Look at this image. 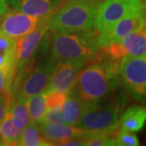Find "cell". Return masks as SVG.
<instances>
[{
  "mask_svg": "<svg viewBox=\"0 0 146 146\" xmlns=\"http://www.w3.org/2000/svg\"><path fill=\"white\" fill-rule=\"evenodd\" d=\"M84 65L83 63L72 62L55 63L50 82L43 93L48 94L52 91H58L67 94L74 86L79 72Z\"/></svg>",
  "mask_w": 146,
  "mask_h": 146,
  "instance_id": "cell-11",
  "label": "cell"
},
{
  "mask_svg": "<svg viewBox=\"0 0 146 146\" xmlns=\"http://www.w3.org/2000/svg\"><path fill=\"white\" fill-rule=\"evenodd\" d=\"M46 95V109H62L64 101L66 99V93L58 91H52Z\"/></svg>",
  "mask_w": 146,
  "mask_h": 146,
  "instance_id": "cell-24",
  "label": "cell"
},
{
  "mask_svg": "<svg viewBox=\"0 0 146 146\" xmlns=\"http://www.w3.org/2000/svg\"><path fill=\"white\" fill-rule=\"evenodd\" d=\"M101 50L119 62L124 57L146 54L145 27L131 33L119 42H114Z\"/></svg>",
  "mask_w": 146,
  "mask_h": 146,
  "instance_id": "cell-10",
  "label": "cell"
},
{
  "mask_svg": "<svg viewBox=\"0 0 146 146\" xmlns=\"http://www.w3.org/2000/svg\"><path fill=\"white\" fill-rule=\"evenodd\" d=\"M17 145L50 146V145L42 136L38 123L30 120L29 124L22 130Z\"/></svg>",
  "mask_w": 146,
  "mask_h": 146,
  "instance_id": "cell-19",
  "label": "cell"
},
{
  "mask_svg": "<svg viewBox=\"0 0 146 146\" xmlns=\"http://www.w3.org/2000/svg\"><path fill=\"white\" fill-rule=\"evenodd\" d=\"M97 34L91 32H49L47 40L55 63L72 62L84 64L100 51Z\"/></svg>",
  "mask_w": 146,
  "mask_h": 146,
  "instance_id": "cell-4",
  "label": "cell"
},
{
  "mask_svg": "<svg viewBox=\"0 0 146 146\" xmlns=\"http://www.w3.org/2000/svg\"><path fill=\"white\" fill-rule=\"evenodd\" d=\"M50 16L45 17L30 16L7 7L0 20V29L6 35L18 39L36 29Z\"/></svg>",
  "mask_w": 146,
  "mask_h": 146,
  "instance_id": "cell-8",
  "label": "cell"
},
{
  "mask_svg": "<svg viewBox=\"0 0 146 146\" xmlns=\"http://www.w3.org/2000/svg\"><path fill=\"white\" fill-rule=\"evenodd\" d=\"M117 131L107 132V131H89L84 145L85 146H115V138Z\"/></svg>",
  "mask_w": 146,
  "mask_h": 146,
  "instance_id": "cell-22",
  "label": "cell"
},
{
  "mask_svg": "<svg viewBox=\"0 0 146 146\" xmlns=\"http://www.w3.org/2000/svg\"><path fill=\"white\" fill-rule=\"evenodd\" d=\"M127 95L121 85L103 99L85 105L76 127L90 132H115L127 104Z\"/></svg>",
  "mask_w": 146,
  "mask_h": 146,
  "instance_id": "cell-3",
  "label": "cell"
},
{
  "mask_svg": "<svg viewBox=\"0 0 146 146\" xmlns=\"http://www.w3.org/2000/svg\"><path fill=\"white\" fill-rule=\"evenodd\" d=\"M84 104L72 88L67 93L66 99L62 106V114L64 123L76 127L83 112Z\"/></svg>",
  "mask_w": 146,
  "mask_h": 146,
  "instance_id": "cell-16",
  "label": "cell"
},
{
  "mask_svg": "<svg viewBox=\"0 0 146 146\" xmlns=\"http://www.w3.org/2000/svg\"><path fill=\"white\" fill-rule=\"evenodd\" d=\"M7 0H0V20L7 8Z\"/></svg>",
  "mask_w": 146,
  "mask_h": 146,
  "instance_id": "cell-28",
  "label": "cell"
},
{
  "mask_svg": "<svg viewBox=\"0 0 146 146\" xmlns=\"http://www.w3.org/2000/svg\"><path fill=\"white\" fill-rule=\"evenodd\" d=\"M65 0H7V4L15 10L37 17L50 16Z\"/></svg>",
  "mask_w": 146,
  "mask_h": 146,
  "instance_id": "cell-13",
  "label": "cell"
},
{
  "mask_svg": "<svg viewBox=\"0 0 146 146\" xmlns=\"http://www.w3.org/2000/svg\"><path fill=\"white\" fill-rule=\"evenodd\" d=\"M115 145L118 146H138L140 142L134 132L120 130L115 137Z\"/></svg>",
  "mask_w": 146,
  "mask_h": 146,
  "instance_id": "cell-25",
  "label": "cell"
},
{
  "mask_svg": "<svg viewBox=\"0 0 146 146\" xmlns=\"http://www.w3.org/2000/svg\"><path fill=\"white\" fill-rule=\"evenodd\" d=\"M6 106H7V100L3 96L0 95V122L5 115Z\"/></svg>",
  "mask_w": 146,
  "mask_h": 146,
  "instance_id": "cell-27",
  "label": "cell"
},
{
  "mask_svg": "<svg viewBox=\"0 0 146 146\" xmlns=\"http://www.w3.org/2000/svg\"><path fill=\"white\" fill-rule=\"evenodd\" d=\"M6 108L9 111L14 124L18 128L23 130L29 124L30 119L25 101L11 98L7 101Z\"/></svg>",
  "mask_w": 146,
  "mask_h": 146,
  "instance_id": "cell-17",
  "label": "cell"
},
{
  "mask_svg": "<svg viewBox=\"0 0 146 146\" xmlns=\"http://www.w3.org/2000/svg\"><path fill=\"white\" fill-rule=\"evenodd\" d=\"M16 75V67L0 68V95L6 100L11 97V89Z\"/></svg>",
  "mask_w": 146,
  "mask_h": 146,
  "instance_id": "cell-23",
  "label": "cell"
},
{
  "mask_svg": "<svg viewBox=\"0 0 146 146\" xmlns=\"http://www.w3.org/2000/svg\"><path fill=\"white\" fill-rule=\"evenodd\" d=\"M22 130L14 124L9 111L6 108L5 115L0 122V136L4 145H17Z\"/></svg>",
  "mask_w": 146,
  "mask_h": 146,
  "instance_id": "cell-20",
  "label": "cell"
},
{
  "mask_svg": "<svg viewBox=\"0 0 146 146\" xmlns=\"http://www.w3.org/2000/svg\"><path fill=\"white\" fill-rule=\"evenodd\" d=\"M103 0H65L48 21L50 32L95 31L97 11Z\"/></svg>",
  "mask_w": 146,
  "mask_h": 146,
  "instance_id": "cell-5",
  "label": "cell"
},
{
  "mask_svg": "<svg viewBox=\"0 0 146 146\" xmlns=\"http://www.w3.org/2000/svg\"><path fill=\"white\" fill-rule=\"evenodd\" d=\"M4 145H3V141H2V138H1V136H0V146H3Z\"/></svg>",
  "mask_w": 146,
  "mask_h": 146,
  "instance_id": "cell-29",
  "label": "cell"
},
{
  "mask_svg": "<svg viewBox=\"0 0 146 146\" xmlns=\"http://www.w3.org/2000/svg\"><path fill=\"white\" fill-rule=\"evenodd\" d=\"M121 84L119 62L100 50L80 71L72 89L85 106L103 99Z\"/></svg>",
  "mask_w": 146,
  "mask_h": 146,
  "instance_id": "cell-1",
  "label": "cell"
},
{
  "mask_svg": "<svg viewBox=\"0 0 146 146\" xmlns=\"http://www.w3.org/2000/svg\"><path fill=\"white\" fill-rule=\"evenodd\" d=\"M40 123H64L62 110L46 109L43 119Z\"/></svg>",
  "mask_w": 146,
  "mask_h": 146,
  "instance_id": "cell-26",
  "label": "cell"
},
{
  "mask_svg": "<svg viewBox=\"0 0 146 146\" xmlns=\"http://www.w3.org/2000/svg\"><path fill=\"white\" fill-rule=\"evenodd\" d=\"M47 36L48 34L43 38L29 62L16 73L11 98L26 101L31 96L43 93L46 89L55 65L50 51Z\"/></svg>",
  "mask_w": 146,
  "mask_h": 146,
  "instance_id": "cell-2",
  "label": "cell"
},
{
  "mask_svg": "<svg viewBox=\"0 0 146 146\" xmlns=\"http://www.w3.org/2000/svg\"><path fill=\"white\" fill-rule=\"evenodd\" d=\"M25 102L29 119L39 124L43 119L46 110V95L44 93L35 94L29 98Z\"/></svg>",
  "mask_w": 146,
  "mask_h": 146,
  "instance_id": "cell-21",
  "label": "cell"
},
{
  "mask_svg": "<svg viewBox=\"0 0 146 146\" xmlns=\"http://www.w3.org/2000/svg\"><path fill=\"white\" fill-rule=\"evenodd\" d=\"M122 84L131 97L145 103L146 97V54L123 58L119 61Z\"/></svg>",
  "mask_w": 146,
  "mask_h": 146,
  "instance_id": "cell-6",
  "label": "cell"
},
{
  "mask_svg": "<svg viewBox=\"0 0 146 146\" xmlns=\"http://www.w3.org/2000/svg\"><path fill=\"white\" fill-rule=\"evenodd\" d=\"M145 119V108L139 105L131 106L121 114L119 119L120 130L137 132L143 128Z\"/></svg>",
  "mask_w": 146,
  "mask_h": 146,
  "instance_id": "cell-15",
  "label": "cell"
},
{
  "mask_svg": "<svg viewBox=\"0 0 146 146\" xmlns=\"http://www.w3.org/2000/svg\"><path fill=\"white\" fill-rule=\"evenodd\" d=\"M145 7L141 0H103L97 11L95 27L102 33L133 11Z\"/></svg>",
  "mask_w": 146,
  "mask_h": 146,
  "instance_id": "cell-7",
  "label": "cell"
},
{
  "mask_svg": "<svg viewBox=\"0 0 146 146\" xmlns=\"http://www.w3.org/2000/svg\"><path fill=\"white\" fill-rule=\"evenodd\" d=\"M38 125L42 136L50 145L62 146L72 136L84 131L64 123H39Z\"/></svg>",
  "mask_w": 146,
  "mask_h": 146,
  "instance_id": "cell-14",
  "label": "cell"
},
{
  "mask_svg": "<svg viewBox=\"0 0 146 146\" xmlns=\"http://www.w3.org/2000/svg\"><path fill=\"white\" fill-rule=\"evenodd\" d=\"M145 7L133 11L116 22L109 29L97 36V44L100 49L119 42L124 36L145 27Z\"/></svg>",
  "mask_w": 146,
  "mask_h": 146,
  "instance_id": "cell-9",
  "label": "cell"
},
{
  "mask_svg": "<svg viewBox=\"0 0 146 146\" xmlns=\"http://www.w3.org/2000/svg\"><path fill=\"white\" fill-rule=\"evenodd\" d=\"M16 39L0 29V68L16 67Z\"/></svg>",
  "mask_w": 146,
  "mask_h": 146,
  "instance_id": "cell-18",
  "label": "cell"
},
{
  "mask_svg": "<svg viewBox=\"0 0 146 146\" xmlns=\"http://www.w3.org/2000/svg\"><path fill=\"white\" fill-rule=\"evenodd\" d=\"M49 19L42 25L25 36L16 39V73L21 71L24 66L36 52L43 38L46 36L49 30Z\"/></svg>",
  "mask_w": 146,
  "mask_h": 146,
  "instance_id": "cell-12",
  "label": "cell"
},
{
  "mask_svg": "<svg viewBox=\"0 0 146 146\" xmlns=\"http://www.w3.org/2000/svg\"><path fill=\"white\" fill-rule=\"evenodd\" d=\"M141 1H145V0H141Z\"/></svg>",
  "mask_w": 146,
  "mask_h": 146,
  "instance_id": "cell-30",
  "label": "cell"
}]
</instances>
